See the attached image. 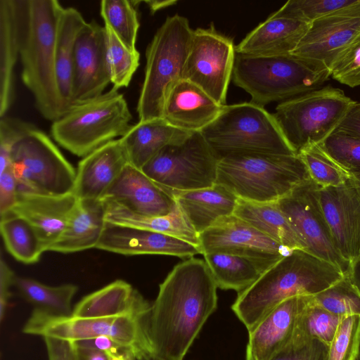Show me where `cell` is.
<instances>
[{"instance_id": "6da1fadb", "label": "cell", "mask_w": 360, "mask_h": 360, "mask_svg": "<svg viewBox=\"0 0 360 360\" xmlns=\"http://www.w3.org/2000/svg\"><path fill=\"white\" fill-rule=\"evenodd\" d=\"M217 286L205 260L176 264L159 286L148 318L153 351L167 360H183L217 307Z\"/></svg>"}, {"instance_id": "7a4b0ae2", "label": "cell", "mask_w": 360, "mask_h": 360, "mask_svg": "<svg viewBox=\"0 0 360 360\" xmlns=\"http://www.w3.org/2000/svg\"><path fill=\"white\" fill-rule=\"evenodd\" d=\"M345 276L334 264L304 250H294L238 292L231 309L248 331L284 300L314 296Z\"/></svg>"}, {"instance_id": "3957f363", "label": "cell", "mask_w": 360, "mask_h": 360, "mask_svg": "<svg viewBox=\"0 0 360 360\" xmlns=\"http://www.w3.org/2000/svg\"><path fill=\"white\" fill-rule=\"evenodd\" d=\"M63 7L57 0H27V18L20 49L21 79L42 117L52 122L65 108L56 69V38Z\"/></svg>"}, {"instance_id": "277c9868", "label": "cell", "mask_w": 360, "mask_h": 360, "mask_svg": "<svg viewBox=\"0 0 360 360\" xmlns=\"http://www.w3.org/2000/svg\"><path fill=\"white\" fill-rule=\"evenodd\" d=\"M330 77L323 64L292 54L236 53L232 80L250 95L251 103L264 107L318 89Z\"/></svg>"}, {"instance_id": "5b68a950", "label": "cell", "mask_w": 360, "mask_h": 360, "mask_svg": "<svg viewBox=\"0 0 360 360\" xmlns=\"http://www.w3.org/2000/svg\"><path fill=\"white\" fill-rule=\"evenodd\" d=\"M311 180L299 155L236 154L219 160L216 184L238 198L257 202H277Z\"/></svg>"}, {"instance_id": "8992f818", "label": "cell", "mask_w": 360, "mask_h": 360, "mask_svg": "<svg viewBox=\"0 0 360 360\" xmlns=\"http://www.w3.org/2000/svg\"><path fill=\"white\" fill-rule=\"evenodd\" d=\"M193 30L188 19L169 16L146 51L145 74L136 105L139 121L162 118L167 98L184 79Z\"/></svg>"}, {"instance_id": "52a82bcc", "label": "cell", "mask_w": 360, "mask_h": 360, "mask_svg": "<svg viewBox=\"0 0 360 360\" xmlns=\"http://www.w3.org/2000/svg\"><path fill=\"white\" fill-rule=\"evenodd\" d=\"M131 119L123 94L112 88L98 96L72 104L53 122L51 134L63 148L84 158L122 137L131 127Z\"/></svg>"}, {"instance_id": "ba28073f", "label": "cell", "mask_w": 360, "mask_h": 360, "mask_svg": "<svg viewBox=\"0 0 360 360\" xmlns=\"http://www.w3.org/2000/svg\"><path fill=\"white\" fill-rule=\"evenodd\" d=\"M200 132L219 159L247 153L297 155L273 114L251 102L224 105Z\"/></svg>"}, {"instance_id": "9c48e42d", "label": "cell", "mask_w": 360, "mask_h": 360, "mask_svg": "<svg viewBox=\"0 0 360 360\" xmlns=\"http://www.w3.org/2000/svg\"><path fill=\"white\" fill-rule=\"evenodd\" d=\"M356 102L340 89L326 86L281 102L273 115L288 143L298 154L321 143Z\"/></svg>"}, {"instance_id": "30bf717a", "label": "cell", "mask_w": 360, "mask_h": 360, "mask_svg": "<svg viewBox=\"0 0 360 360\" xmlns=\"http://www.w3.org/2000/svg\"><path fill=\"white\" fill-rule=\"evenodd\" d=\"M10 159L18 193L60 196L73 193L76 170L36 126L13 143Z\"/></svg>"}, {"instance_id": "8fae6325", "label": "cell", "mask_w": 360, "mask_h": 360, "mask_svg": "<svg viewBox=\"0 0 360 360\" xmlns=\"http://www.w3.org/2000/svg\"><path fill=\"white\" fill-rule=\"evenodd\" d=\"M148 315L132 314L89 318L56 316L33 309L22 331L42 338L51 337L70 341L107 336L131 349L139 360L153 352L148 336Z\"/></svg>"}, {"instance_id": "7c38bea8", "label": "cell", "mask_w": 360, "mask_h": 360, "mask_svg": "<svg viewBox=\"0 0 360 360\" xmlns=\"http://www.w3.org/2000/svg\"><path fill=\"white\" fill-rule=\"evenodd\" d=\"M219 158L200 131L162 148L141 169L168 191H186L216 184Z\"/></svg>"}, {"instance_id": "4fadbf2b", "label": "cell", "mask_w": 360, "mask_h": 360, "mask_svg": "<svg viewBox=\"0 0 360 360\" xmlns=\"http://www.w3.org/2000/svg\"><path fill=\"white\" fill-rule=\"evenodd\" d=\"M236 46L231 39L219 34L212 25L193 30L184 79L205 91L221 105H225L232 79Z\"/></svg>"}, {"instance_id": "5bb4252c", "label": "cell", "mask_w": 360, "mask_h": 360, "mask_svg": "<svg viewBox=\"0 0 360 360\" xmlns=\"http://www.w3.org/2000/svg\"><path fill=\"white\" fill-rule=\"evenodd\" d=\"M316 188V184L309 180L278 200L277 205L304 250L334 264L346 275L349 264L341 257L334 245Z\"/></svg>"}, {"instance_id": "9a60e30c", "label": "cell", "mask_w": 360, "mask_h": 360, "mask_svg": "<svg viewBox=\"0 0 360 360\" xmlns=\"http://www.w3.org/2000/svg\"><path fill=\"white\" fill-rule=\"evenodd\" d=\"M202 255L224 252L247 257L264 272L292 250L234 214L224 217L199 234Z\"/></svg>"}, {"instance_id": "2e32d148", "label": "cell", "mask_w": 360, "mask_h": 360, "mask_svg": "<svg viewBox=\"0 0 360 360\" xmlns=\"http://www.w3.org/2000/svg\"><path fill=\"white\" fill-rule=\"evenodd\" d=\"M359 38L360 0H356L311 22L291 54L330 70L338 56Z\"/></svg>"}, {"instance_id": "e0dca14e", "label": "cell", "mask_w": 360, "mask_h": 360, "mask_svg": "<svg viewBox=\"0 0 360 360\" xmlns=\"http://www.w3.org/2000/svg\"><path fill=\"white\" fill-rule=\"evenodd\" d=\"M316 193L334 245L350 266L360 255V192L350 179L338 186L316 185Z\"/></svg>"}, {"instance_id": "ac0fdd59", "label": "cell", "mask_w": 360, "mask_h": 360, "mask_svg": "<svg viewBox=\"0 0 360 360\" xmlns=\"http://www.w3.org/2000/svg\"><path fill=\"white\" fill-rule=\"evenodd\" d=\"M110 83L104 27L93 20L84 24L75 43L72 105L101 95Z\"/></svg>"}, {"instance_id": "d6986e66", "label": "cell", "mask_w": 360, "mask_h": 360, "mask_svg": "<svg viewBox=\"0 0 360 360\" xmlns=\"http://www.w3.org/2000/svg\"><path fill=\"white\" fill-rule=\"evenodd\" d=\"M95 248L124 255H165L190 258L202 254L199 248L180 238L108 222Z\"/></svg>"}, {"instance_id": "ffe728a7", "label": "cell", "mask_w": 360, "mask_h": 360, "mask_svg": "<svg viewBox=\"0 0 360 360\" xmlns=\"http://www.w3.org/2000/svg\"><path fill=\"white\" fill-rule=\"evenodd\" d=\"M103 200L117 202L134 212L152 217L166 215L176 205L169 191L129 163L107 191Z\"/></svg>"}, {"instance_id": "44dd1931", "label": "cell", "mask_w": 360, "mask_h": 360, "mask_svg": "<svg viewBox=\"0 0 360 360\" xmlns=\"http://www.w3.org/2000/svg\"><path fill=\"white\" fill-rule=\"evenodd\" d=\"M27 0H0V117L15 98L14 68L20 54Z\"/></svg>"}, {"instance_id": "7402d4cb", "label": "cell", "mask_w": 360, "mask_h": 360, "mask_svg": "<svg viewBox=\"0 0 360 360\" xmlns=\"http://www.w3.org/2000/svg\"><path fill=\"white\" fill-rule=\"evenodd\" d=\"M128 163L120 139L101 146L79 162L72 193L78 200H101Z\"/></svg>"}, {"instance_id": "603a6c76", "label": "cell", "mask_w": 360, "mask_h": 360, "mask_svg": "<svg viewBox=\"0 0 360 360\" xmlns=\"http://www.w3.org/2000/svg\"><path fill=\"white\" fill-rule=\"evenodd\" d=\"M77 200L73 193L60 196L18 193L10 212L29 222L46 252L63 232Z\"/></svg>"}, {"instance_id": "cb8c5ba5", "label": "cell", "mask_w": 360, "mask_h": 360, "mask_svg": "<svg viewBox=\"0 0 360 360\" xmlns=\"http://www.w3.org/2000/svg\"><path fill=\"white\" fill-rule=\"evenodd\" d=\"M309 296H295L281 302L248 330V345L255 360H271L292 340L297 319Z\"/></svg>"}, {"instance_id": "d4e9b609", "label": "cell", "mask_w": 360, "mask_h": 360, "mask_svg": "<svg viewBox=\"0 0 360 360\" xmlns=\"http://www.w3.org/2000/svg\"><path fill=\"white\" fill-rule=\"evenodd\" d=\"M223 106L199 86L183 79L169 94L162 118L176 128L197 132L212 122Z\"/></svg>"}, {"instance_id": "484cf974", "label": "cell", "mask_w": 360, "mask_h": 360, "mask_svg": "<svg viewBox=\"0 0 360 360\" xmlns=\"http://www.w3.org/2000/svg\"><path fill=\"white\" fill-rule=\"evenodd\" d=\"M309 25L299 19L270 15L236 46V52L249 56L291 54Z\"/></svg>"}, {"instance_id": "4316f807", "label": "cell", "mask_w": 360, "mask_h": 360, "mask_svg": "<svg viewBox=\"0 0 360 360\" xmlns=\"http://www.w3.org/2000/svg\"><path fill=\"white\" fill-rule=\"evenodd\" d=\"M151 304L130 283L115 280L83 297L74 307L76 317L148 315Z\"/></svg>"}, {"instance_id": "83f0119b", "label": "cell", "mask_w": 360, "mask_h": 360, "mask_svg": "<svg viewBox=\"0 0 360 360\" xmlns=\"http://www.w3.org/2000/svg\"><path fill=\"white\" fill-rule=\"evenodd\" d=\"M169 191L198 234L219 219L233 214L238 200L233 193L218 184L196 190Z\"/></svg>"}, {"instance_id": "f1b7e54d", "label": "cell", "mask_w": 360, "mask_h": 360, "mask_svg": "<svg viewBox=\"0 0 360 360\" xmlns=\"http://www.w3.org/2000/svg\"><path fill=\"white\" fill-rule=\"evenodd\" d=\"M191 133L176 128L163 118L139 121L120 138L129 163L141 169L162 148L180 143Z\"/></svg>"}, {"instance_id": "f546056e", "label": "cell", "mask_w": 360, "mask_h": 360, "mask_svg": "<svg viewBox=\"0 0 360 360\" xmlns=\"http://www.w3.org/2000/svg\"><path fill=\"white\" fill-rule=\"evenodd\" d=\"M105 223L101 200L77 199L63 232L49 251L66 254L95 248Z\"/></svg>"}, {"instance_id": "4dcf8cb0", "label": "cell", "mask_w": 360, "mask_h": 360, "mask_svg": "<svg viewBox=\"0 0 360 360\" xmlns=\"http://www.w3.org/2000/svg\"><path fill=\"white\" fill-rule=\"evenodd\" d=\"M101 201L105 210V219L108 223L162 233L200 248L199 234L176 202L169 214L152 217L139 214L113 200Z\"/></svg>"}, {"instance_id": "1f68e13d", "label": "cell", "mask_w": 360, "mask_h": 360, "mask_svg": "<svg viewBox=\"0 0 360 360\" xmlns=\"http://www.w3.org/2000/svg\"><path fill=\"white\" fill-rule=\"evenodd\" d=\"M86 21L72 7L63 8L56 38V69L58 89L67 111L72 105V70L77 37ZM65 111V112H66Z\"/></svg>"}, {"instance_id": "d6a6232c", "label": "cell", "mask_w": 360, "mask_h": 360, "mask_svg": "<svg viewBox=\"0 0 360 360\" xmlns=\"http://www.w3.org/2000/svg\"><path fill=\"white\" fill-rule=\"evenodd\" d=\"M233 214L288 249L304 250L276 202H257L238 198Z\"/></svg>"}, {"instance_id": "836d02e7", "label": "cell", "mask_w": 360, "mask_h": 360, "mask_svg": "<svg viewBox=\"0 0 360 360\" xmlns=\"http://www.w3.org/2000/svg\"><path fill=\"white\" fill-rule=\"evenodd\" d=\"M13 286L34 309L56 316L72 315V302L78 287L74 284L51 286L27 277L17 276Z\"/></svg>"}, {"instance_id": "e575fe53", "label": "cell", "mask_w": 360, "mask_h": 360, "mask_svg": "<svg viewBox=\"0 0 360 360\" xmlns=\"http://www.w3.org/2000/svg\"><path fill=\"white\" fill-rule=\"evenodd\" d=\"M217 288L238 292L254 283L264 272L253 260L245 257L224 253L204 254Z\"/></svg>"}, {"instance_id": "d590c367", "label": "cell", "mask_w": 360, "mask_h": 360, "mask_svg": "<svg viewBox=\"0 0 360 360\" xmlns=\"http://www.w3.org/2000/svg\"><path fill=\"white\" fill-rule=\"evenodd\" d=\"M0 229L7 251L16 260L25 264L37 262L44 252L34 228L12 212L1 216Z\"/></svg>"}, {"instance_id": "8d00e7d4", "label": "cell", "mask_w": 360, "mask_h": 360, "mask_svg": "<svg viewBox=\"0 0 360 360\" xmlns=\"http://www.w3.org/2000/svg\"><path fill=\"white\" fill-rule=\"evenodd\" d=\"M141 1L102 0L100 13L117 37L130 50L136 47L139 21L136 7Z\"/></svg>"}, {"instance_id": "74e56055", "label": "cell", "mask_w": 360, "mask_h": 360, "mask_svg": "<svg viewBox=\"0 0 360 360\" xmlns=\"http://www.w3.org/2000/svg\"><path fill=\"white\" fill-rule=\"evenodd\" d=\"M105 30V60L110 83L115 89L127 87L139 65L138 51L128 49L107 25Z\"/></svg>"}, {"instance_id": "f35d334b", "label": "cell", "mask_w": 360, "mask_h": 360, "mask_svg": "<svg viewBox=\"0 0 360 360\" xmlns=\"http://www.w3.org/2000/svg\"><path fill=\"white\" fill-rule=\"evenodd\" d=\"M342 317L315 304L309 296L298 315L292 338L304 340L316 339L329 346Z\"/></svg>"}, {"instance_id": "ab89813d", "label": "cell", "mask_w": 360, "mask_h": 360, "mask_svg": "<svg viewBox=\"0 0 360 360\" xmlns=\"http://www.w3.org/2000/svg\"><path fill=\"white\" fill-rule=\"evenodd\" d=\"M297 155L304 162L311 180L320 187L338 186L350 180V173L331 158L319 144Z\"/></svg>"}, {"instance_id": "60d3db41", "label": "cell", "mask_w": 360, "mask_h": 360, "mask_svg": "<svg viewBox=\"0 0 360 360\" xmlns=\"http://www.w3.org/2000/svg\"><path fill=\"white\" fill-rule=\"evenodd\" d=\"M311 301L340 316H360V292L347 275L328 288L311 296Z\"/></svg>"}, {"instance_id": "b9f144b4", "label": "cell", "mask_w": 360, "mask_h": 360, "mask_svg": "<svg viewBox=\"0 0 360 360\" xmlns=\"http://www.w3.org/2000/svg\"><path fill=\"white\" fill-rule=\"evenodd\" d=\"M319 145L349 172L360 169V137L335 129Z\"/></svg>"}, {"instance_id": "7bdbcfd3", "label": "cell", "mask_w": 360, "mask_h": 360, "mask_svg": "<svg viewBox=\"0 0 360 360\" xmlns=\"http://www.w3.org/2000/svg\"><path fill=\"white\" fill-rule=\"evenodd\" d=\"M356 0H290L271 15L288 17L307 22L354 4Z\"/></svg>"}, {"instance_id": "ee69618b", "label": "cell", "mask_w": 360, "mask_h": 360, "mask_svg": "<svg viewBox=\"0 0 360 360\" xmlns=\"http://www.w3.org/2000/svg\"><path fill=\"white\" fill-rule=\"evenodd\" d=\"M360 316H343L328 346L327 360H356Z\"/></svg>"}, {"instance_id": "f6af8a7d", "label": "cell", "mask_w": 360, "mask_h": 360, "mask_svg": "<svg viewBox=\"0 0 360 360\" xmlns=\"http://www.w3.org/2000/svg\"><path fill=\"white\" fill-rule=\"evenodd\" d=\"M330 72V77L342 84L360 86V38L338 56Z\"/></svg>"}, {"instance_id": "bcb514c9", "label": "cell", "mask_w": 360, "mask_h": 360, "mask_svg": "<svg viewBox=\"0 0 360 360\" xmlns=\"http://www.w3.org/2000/svg\"><path fill=\"white\" fill-rule=\"evenodd\" d=\"M328 345L319 340L291 341L271 360H327Z\"/></svg>"}, {"instance_id": "7dc6e473", "label": "cell", "mask_w": 360, "mask_h": 360, "mask_svg": "<svg viewBox=\"0 0 360 360\" xmlns=\"http://www.w3.org/2000/svg\"><path fill=\"white\" fill-rule=\"evenodd\" d=\"M18 195V184L11 164L0 169V216L13 209Z\"/></svg>"}, {"instance_id": "c3c4849f", "label": "cell", "mask_w": 360, "mask_h": 360, "mask_svg": "<svg viewBox=\"0 0 360 360\" xmlns=\"http://www.w3.org/2000/svg\"><path fill=\"white\" fill-rule=\"evenodd\" d=\"M48 360H79L77 349L72 341L51 337L42 338Z\"/></svg>"}, {"instance_id": "681fc988", "label": "cell", "mask_w": 360, "mask_h": 360, "mask_svg": "<svg viewBox=\"0 0 360 360\" xmlns=\"http://www.w3.org/2000/svg\"><path fill=\"white\" fill-rule=\"evenodd\" d=\"M16 276L9 266L1 258L0 261V319L3 321L9 299L11 296L10 289L13 286Z\"/></svg>"}, {"instance_id": "f907efd6", "label": "cell", "mask_w": 360, "mask_h": 360, "mask_svg": "<svg viewBox=\"0 0 360 360\" xmlns=\"http://www.w3.org/2000/svg\"><path fill=\"white\" fill-rule=\"evenodd\" d=\"M336 129L360 137V103L356 102Z\"/></svg>"}, {"instance_id": "816d5d0a", "label": "cell", "mask_w": 360, "mask_h": 360, "mask_svg": "<svg viewBox=\"0 0 360 360\" xmlns=\"http://www.w3.org/2000/svg\"><path fill=\"white\" fill-rule=\"evenodd\" d=\"M75 347L79 360H110L111 359L103 352L91 348Z\"/></svg>"}, {"instance_id": "f5cc1de1", "label": "cell", "mask_w": 360, "mask_h": 360, "mask_svg": "<svg viewBox=\"0 0 360 360\" xmlns=\"http://www.w3.org/2000/svg\"><path fill=\"white\" fill-rule=\"evenodd\" d=\"M346 275L360 292V255L350 264L349 271Z\"/></svg>"}, {"instance_id": "db71d44e", "label": "cell", "mask_w": 360, "mask_h": 360, "mask_svg": "<svg viewBox=\"0 0 360 360\" xmlns=\"http://www.w3.org/2000/svg\"><path fill=\"white\" fill-rule=\"evenodd\" d=\"M143 2H144L145 4H147V6L150 8V11H151V13H155L159 10H161L166 7L172 6L177 3V1H174V0H172V1H169V0H163V1L150 0V1H144Z\"/></svg>"}, {"instance_id": "11a10c76", "label": "cell", "mask_w": 360, "mask_h": 360, "mask_svg": "<svg viewBox=\"0 0 360 360\" xmlns=\"http://www.w3.org/2000/svg\"><path fill=\"white\" fill-rule=\"evenodd\" d=\"M350 179L360 192V169L350 171Z\"/></svg>"}, {"instance_id": "9f6ffc18", "label": "cell", "mask_w": 360, "mask_h": 360, "mask_svg": "<svg viewBox=\"0 0 360 360\" xmlns=\"http://www.w3.org/2000/svg\"><path fill=\"white\" fill-rule=\"evenodd\" d=\"M139 360H167V359L157 355L154 352H151V353L144 355Z\"/></svg>"}, {"instance_id": "6f0895ef", "label": "cell", "mask_w": 360, "mask_h": 360, "mask_svg": "<svg viewBox=\"0 0 360 360\" xmlns=\"http://www.w3.org/2000/svg\"><path fill=\"white\" fill-rule=\"evenodd\" d=\"M110 360H134L129 356H124V355H119V356H112Z\"/></svg>"}, {"instance_id": "680465c9", "label": "cell", "mask_w": 360, "mask_h": 360, "mask_svg": "<svg viewBox=\"0 0 360 360\" xmlns=\"http://www.w3.org/2000/svg\"><path fill=\"white\" fill-rule=\"evenodd\" d=\"M245 360H255L252 352L248 346L246 348Z\"/></svg>"}, {"instance_id": "91938a15", "label": "cell", "mask_w": 360, "mask_h": 360, "mask_svg": "<svg viewBox=\"0 0 360 360\" xmlns=\"http://www.w3.org/2000/svg\"><path fill=\"white\" fill-rule=\"evenodd\" d=\"M356 360H360V333H359V337L358 348H357Z\"/></svg>"}]
</instances>
